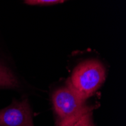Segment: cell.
<instances>
[{"mask_svg":"<svg viewBox=\"0 0 126 126\" xmlns=\"http://www.w3.org/2000/svg\"><path fill=\"white\" fill-rule=\"evenodd\" d=\"M105 77V68L100 61L88 60L75 67L66 83L86 100L102 85Z\"/></svg>","mask_w":126,"mask_h":126,"instance_id":"6da1fadb","label":"cell"},{"mask_svg":"<svg viewBox=\"0 0 126 126\" xmlns=\"http://www.w3.org/2000/svg\"><path fill=\"white\" fill-rule=\"evenodd\" d=\"M93 126H94V125H93Z\"/></svg>","mask_w":126,"mask_h":126,"instance_id":"52a82bcc","label":"cell"},{"mask_svg":"<svg viewBox=\"0 0 126 126\" xmlns=\"http://www.w3.org/2000/svg\"><path fill=\"white\" fill-rule=\"evenodd\" d=\"M66 0H24V2L29 5H45L63 2Z\"/></svg>","mask_w":126,"mask_h":126,"instance_id":"8992f818","label":"cell"},{"mask_svg":"<svg viewBox=\"0 0 126 126\" xmlns=\"http://www.w3.org/2000/svg\"><path fill=\"white\" fill-rule=\"evenodd\" d=\"M19 79L12 70L3 61H0V88H18Z\"/></svg>","mask_w":126,"mask_h":126,"instance_id":"277c9868","label":"cell"},{"mask_svg":"<svg viewBox=\"0 0 126 126\" xmlns=\"http://www.w3.org/2000/svg\"><path fill=\"white\" fill-rule=\"evenodd\" d=\"M0 126H34L27 98L15 99L9 106L0 110Z\"/></svg>","mask_w":126,"mask_h":126,"instance_id":"3957f363","label":"cell"},{"mask_svg":"<svg viewBox=\"0 0 126 126\" xmlns=\"http://www.w3.org/2000/svg\"><path fill=\"white\" fill-rule=\"evenodd\" d=\"M94 107L88 106L83 111L71 119H69L57 126H93L92 111Z\"/></svg>","mask_w":126,"mask_h":126,"instance_id":"5b68a950","label":"cell"},{"mask_svg":"<svg viewBox=\"0 0 126 126\" xmlns=\"http://www.w3.org/2000/svg\"><path fill=\"white\" fill-rule=\"evenodd\" d=\"M51 102L56 117V126L73 118L88 107L86 105V100L67 83L54 91Z\"/></svg>","mask_w":126,"mask_h":126,"instance_id":"7a4b0ae2","label":"cell"}]
</instances>
